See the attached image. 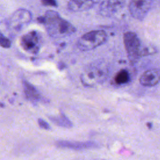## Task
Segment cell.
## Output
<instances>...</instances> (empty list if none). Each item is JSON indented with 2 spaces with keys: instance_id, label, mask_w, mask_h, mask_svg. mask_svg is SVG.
Wrapping results in <instances>:
<instances>
[{
  "instance_id": "6da1fadb",
  "label": "cell",
  "mask_w": 160,
  "mask_h": 160,
  "mask_svg": "<svg viewBox=\"0 0 160 160\" xmlns=\"http://www.w3.org/2000/svg\"><path fill=\"white\" fill-rule=\"evenodd\" d=\"M40 19V22L44 24L48 34L52 37H63L76 31L75 27L69 21L62 18L56 11H46Z\"/></svg>"
},
{
  "instance_id": "7a4b0ae2",
  "label": "cell",
  "mask_w": 160,
  "mask_h": 160,
  "mask_svg": "<svg viewBox=\"0 0 160 160\" xmlns=\"http://www.w3.org/2000/svg\"><path fill=\"white\" fill-rule=\"evenodd\" d=\"M109 74V69L102 63H96L88 66L82 73L81 80L86 86H91L103 82Z\"/></svg>"
},
{
  "instance_id": "3957f363",
  "label": "cell",
  "mask_w": 160,
  "mask_h": 160,
  "mask_svg": "<svg viewBox=\"0 0 160 160\" xmlns=\"http://www.w3.org/2000/svg\"><path fill=\"white\" fill-rule=\"evenodd\" d=\"M108 36L103 30H93L83 34L78 41L77 46L82 51L92 50L107 40Z\"/></svg>"
},
{
  "instance_id": "277c9868",
  "label": "cell",
  "mask_w": 160,
  "mask_h": 160,
  "mask_svg": "<svg viewBox=\"0 0 160 160\" xmlns=\"http://www.w3.org/2000/svg\"><path fill=\"white\" fill-rule=\"evenodd\" d=\"M123 39L128 58L131 62L135 63L142 54L140 40L137 34L132 31L125 32Z\"/></svg>"
},
{
  "instance_id": "5b68a950",
  "label": "cell",
  "mask_w": 160,
  "mask_h": 160,
  "mask_svg": "<svg viewBox=\"0 0 160 160\" xmlns=\"http://www.w3.org/2000/svg\"><path fill=\"white\" fill-rule=\"evenodd\" d=\"M152 1L149 0H132L129 4V11L135 19L142 20L150 10Z\"/></svg>"
},
{
  "instance_id": "8992f818",
  "label": "cell",
  "mask_w": 160,
  "mask_h": 160,
  "mask_svg": "<svg viewBox=\"0 0 160 160\" xmlns=\"http://www.w3.org/2000/svg\"><path fill=\"white\" fill-rule=\"evenodd\" d=\"M21 45L26 51L32 54L38 53L41 47L39 36L36 31L24 34L21 38Z\"/></svg>"
},
{
  "instance_id": "52a82bcc",
  "label": "cell",
  "mask_w": 160,
  "mask_h": 160,
  "mask_svg": "<svg viewBox=\"0 0 160 160\" xmlns=\"http://www.w3.org/2000/svg\"><path fill=\"white\" fill-rule=\"evenodd\" d=\"M124 1H104L99 6L100 13L105 16H110L120 11L123 7Z\"/></svg>"
},
{
  "instance_id": "ba28073f",
  "label": "cell",
  "mask_w": 160,
  "mask_h": 160,
  "mask_svg": "<svg viewBox=\"0 0 160 160\" xmlns=\"http://www.w3.org/2000/svg\"><path fill=\"white\" fill-rule=\"evenodd\" d=\"M32 18L31 12L26 9H18L12 14L11 18V25L15 28L29 22Z\"/></svg>"
},
{
  "instance_id": "9c48e42d",
  "label": "cell",
  "mask_w": 160,
  "mask_h": 160,
  "mask_svg": "<svg viewBox=\"0 0 160 160\" xmlns=\"http://www.w3.org/2000/svg\"><path fill=\"white\" fill-rule=\"evenodd\" d=\"M159 81V72L158 69H151L144 72L139 78L140 83L144 86H154Z\"/></svg>"
},
{
  "instance_id": "30bf717a",
  "label": "cell",
  "mask_w": 160,
  "mask_h": 160,
  "mask_svg": "<svg viewBox=\"0 0 160 160\" xmlns=\"http://www.w3.org/2000/svg\"><path fill=\"white\" fill-rule=\"evenodd\" d=\"M57 146L64 148H69L76 150L88 149L91 148H95L96 144L92 141L86 142H78V141H60L57 142Z\"/></svg>"
},
{
  "instance_id": "8fae6325",
  "label": "cell",
  "mask_w": 160,
  "mask_h": 160,
  "mask_svg": "<svg viewBox=\"0 0 160 160\" xmlns=\"http://www.w3.org/2000/svg\"><path fill=\"white\" fill-rule=\"evenodd\" d=\"M98 1H82V0H72L69 1L68 3V9L74 12H79L86 11L91 8L94 4Z\"/></svg>"
},
{
  "instance_id": "7c38bea8",
  "label": "cell",
  "mask_w": 160,
  "mask_h": 160,
  "mask_svg": "<svg viewBox=\"0 0 160 160\" xmlns=\"http://www.w3.org/2000/svg\"><path fill=\"white\" fill-rule=\"evenodd\" d=\"M24 90L27 98L32 102H36L39 101L41 96L37 89L30 83L24 81L23 82Z\"/></svg>"
},
{
  "instance_id": "4fadbf2b",
  "label": "cell",
  "mask_w": 160,
  "mask_h": 160,
  "mask_svg": "<svg viewBox=\"0 0 160 160\" xmlns=\"http://www.w3.org/2000/svg\"><path fill=\"white\" fill-rule=\"evenodd\" d=\"M49 118L53 123L59 126L69 128L72 126L70 120H69L68 118L64 114H59L57 116H51Z\"/></svg>"
},
{
  "instance_id": "5bb4252c",
  "label": "cell",
  "mask_w": 160,
  "mask_h": 160,
  "mask_svg": "<svg viewBox=\"0 0 160 160\" xmlns=\"http://www.w3.org/2000/svg\"><path fill=\"white\" fill-rule=\"evenodd\" d=\"M130 79L129 72L124 69L119 71L114 77V82L117 84H124L127 83Z\"/></svg>"
},
{
  "instance_id": "9a60e30c",
  "label": "cell",
  "mask_w": 160,
  "mask_h": 160,
  "mask_svg": "<svg viewBox=\"0 0 160 160\" xmlns=\"http://www.w3.org/2000/svg\"><path fill=\"white\" fill-rule=\"evenodd\" d=\"M0 45L5 48H9L11 46V41L0 32Z\"/></svg>"
},
{
  "instance_id": "2e32d148",
  "label": "cell",
  "mask_w": 160,
  "mask_h": 160,
  "mask_svg": "<svg viewBox=\"0 0 160 160\" xmlns=\"http://www.w3.org/2000/svg\"><path fill=\"white\" fill-rule=\"evenodd\" d=\"M38 122V124H39V127H41L42 129H44L46 130L50 129V126H49V124L46 121H44L42 119H39Z\"/></svg>"
},
{
  "instance_id": "e0dca14e",
  "label": "cell",
  "mask_w": 160,
  "mask_h": 160,
  "mask_svg": "<svg viewBox=\"0 0 160 160\" xmlns=\"http://www.w3.org/2000/svg\"><path fill=\"white\" fill-rule=\"evenodd\" d=\"M41 2L44 6H56V2L54 1H42Z\"/></svg>"
}]
</instances>
